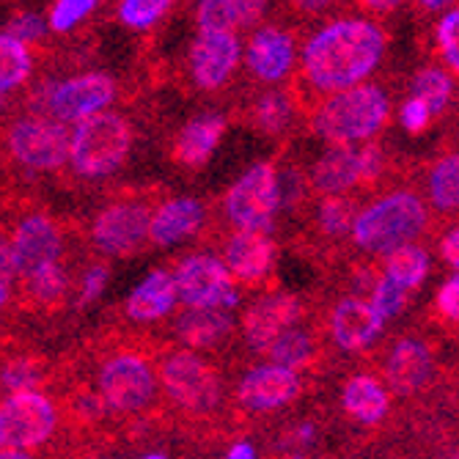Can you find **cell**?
<instances>
[{
    "label": "cell",
    "instance_id": "1",
    "mask_svg": "<svg viewBox=\"0 0 459 459\" xmlns=\"http://www.w3.org/2000/svg\"><path fill=\"white\" fill-rule=\"evenodd\" d=\"M388 50L383 25L371 17H336L316 28L300 48L303 80L319 94H336L371 80Z\"/></svg>",
    "mask_w": 459,
    "mask_h": 459
},
{
    "label": "cell",
    "instance_id": "2",
    "mask_svg": "<svg viewBox=\"0 0 459 459\" xmlns=\"http://www.w3.org/2000/svg\"><path fill=\"white\" fill-rule=\"evenodd\" d=\"M391 118V100L374 82L327 94L314 110L311 127L327 146H360L377 138Z\"/></svg>",
    "mask_w": 459,
    "mask_h": 459
},
{
    "label": "cell",
    "instance_id": "3",
    "mask_svg": "<svg viewBox=\"0 0 459 459\" xmlns=\"http://www.w3.org/2000/svg\"><path fill=\"white\" fill-rule=\"evenodd\" d=\"M427 226L429 201L412 190H391L358 210L350 237L363 254L388 256L407 242H419Z\"/></svg>",
    "mask_w": 459,
    "mask_h": 459
},
{
    "label": "cell",
    "instance_id": "4",
    "mask_svg": "<svg viewBox=\"0 0 459 459\" xmlns=\"http://www.w3.org/2000/svg\"><path fill=\"white\" fill-rule=\"evenodd\" d=\"M133 149V127L121 113L100 110L74 124L69 162L86 179H105L118 171Z\"/></svg>",
    "mask_w": 459,
    "mask_h": 459
},
{
    "label": "cell",
    "instance_id": "5",
    "mask_svg": "<svg viewBox=\"0 0 459 459\" xmlns=\"http://www.w3.org/2000/svg\"><path fill=\"white\" fill-rule=\"evenodd\" d=\"M160 388L174 404L187 412L206 415L223 404V380L212 363H206L198 350L169 352L160 363Z\"/></svg>",
    "mask_w": 459,
    "mask_h": 459
},
{
    "label": "cell",
    "instance_id": "6",
    "mask_svg": "<svg viewBox=\"0 0 459 459\" xmlns=\"http://www.w3.org/2000/svg\"><path fill=\"white\" fill-rule=\"evenodd\" d=\"M283 206L281 174L273 162H256L226 190L223 212L234 229L270 231Z\"/></svg>",
    "mask_w": 459,
    "mask_h": 459
},
{
    "label": "cell",
    "instance_id": "7",
    "mask_svg": "<svg viewBox=\"0 0 459 459\" xmlns=\"http://www.w3.org/2000/svg\"><path fill=\"white\" fill-rule=\"evenodd\" d=\"M385 171L380 146H327L311 165L308 182L319 195H350L355 187L374 185Z\"/></svg>",
    "mask_w": 459,
    "mask_h": 459
},
{
    "label": "cell",
    "instance_id": "8",
    "mask_svg": "<svg viewBox=\"0 0 459 459\" xmlns=\"http://www.w3.org/2000/svg\"><path fill=\"white\" fill-rule=\"evenodd\" d=\"M179 300L187 308H229L239 306V281L215 254H190L174 267Z\"/></svg>",
    "mask_w": 459,
    "mask_h": 459
},
{
    "label": "cell",
    "instance_id": "9",
    "mask_svg": "<svg viewBox=\"0 0 459 459\" xmlns=\"http://www.w3.org/2000/svg\"><path fill=\"white\" fill-rule=\"evenodd\" d=\"M100 394L116 412H141L157 399L160 374L138 352H118L108 358L97 377Z\"/></svg>",
    "mask_w": 459,
    "mask_h": 459
},
{
    "label": "cell",
    "instance_id": "10",
    "mask_svg": "<svg viewBox=\"0 0 459 459\" xmlns=\"http://www.w3.org/2000/svg\"><path fill=\"white\" fill-rule=\"evenodd\" d=\"M239 64H245V45L234 28H198L187 53V69L198 89H223Z\"/></svg>",
    "mask_w": 459,
    "mask_h": 459
},
{
    "label": "cell",
    "instance_id": "11",
    "mask_svg": "<svg viewBox=\"0 0 459 459\" xmlns=\"http://www.w3.org/2000/svg\"><path fill=\"white\" fill-rule=\"evenodd\" d=\"M0 424L14 456L33 451L48 443L56 432V407L39 391H12V396L0 407Z\"/></svg>",
    "mask_w": 459,
    "mask_h": 459
},
{
    "label": "cell",
    "instance_id": "12",
    "mask_svg": "<svg viewBox=\"0 0 459 459\" xmlns=\"http://www.w3.org/2000/svg\"><path fill=\"white\" fill-rule=\"evenodd\" d=\"M72 133L58 118H22L9 133V149L14 160L36 171H56L69 162Z\"/></svg>",
    "mask_w": 459,
    "mask_h": 459
},
{
    "label": "cell",
    "instance_id": "13",
    "mask_svg": "<svg viewBox=\"0 0 459 459\" xmlns=\"http://www.w3.org/2000/svg\"><path fill=\"white\" fill-rule=\"evenodd\" d=\"M91 239L108 256H133L152 239V210L138 201L110 204L94 218Z\"/></svg>",
    "mask_w": 459,
    "mask_h": 459
},
{
    "label": "cell",
    "instance_id": "14",
    "mask_svg": "<svg viewBox=\"0 0 459 459\" xmlns=\"http://www.w3.org/2000/svg\"><path fill=\"white\" fill-rule=\"evenodd\" d=\"M303 394V380L295 368L281 366L275 360L259 363L242 374L237 383V402L247 412H275L283 410Z\"/></svg>",
    "mask_w": 459,
    "mask_h": 459
},
{
    "label": "cell",
    "instance_id": "15",
    "mask_svg": "<svg viewBox=\"0 0 459 459\" xmlns=\"http://www.w3.org/2000/svg\"><path fill=\"white\" fill-rule=\"evenodd\" d=\"M300 64L295 36L278 25H262L245 41V66L264 86H278Z\"/></svg>",
    "mask_w": 459,
    "mask_h": 459
},
{
    "label": "cell",
    "instance_id": "16",
    "mask_svg": "<svg viewBox=\"0 0 459 459\" xmlns=\"http://www.w3.org/2000/svg\"><path fill=\"white\" fill-rule=\"evenodd\" d=\"M116 100V82L102 72L69 77L48 91V110L64 124H77L100 110H108Z\"/></svg>",
    "mask_w": 459,
    "mask_h": 459
},
{
    "label": "cell",
    "instance_id": "17",
    "mask_svg": "<svg viewBox=\"0 0 459 459\" xmlns=\"http://www.w3.org/2000/svg\"><path fill=\"white\" fill-rule=\"evenodd\" d=\"M303 316V306L289 291H270L250 303L242 311V339L250 350L267 352V347L291 325H298Z\"/></svg>",
    "mask_w": 459,
    "mask_h": 459
},
{
    "label": "cell",
    "instance_id": "18",
    "mask_svg": "<svg viewBox=\"0 0 459 459\" xmlns=\"http://www.w3.org/2000/svg\"><path fill=\"white\" fill-rule=\"evenodd\" d=\"M385 319L383 314L371 306L368 298H344L333 306L330 319H327V330L330 339L339 350L344 352H363L368 350L374 342L383 336L385 330Z\"/></svg>",
    "mask_w": 459,
    "mask_h": 459
},
{
    "label": "cell",
    "instance_id": "19",
    "mask_svg": "<svg viewBox=\"0 0 459 459\" xmlns=\"http://www.w3.org/2000/svg\"><path fill=\"white\" fill-rule=\"evenodd\" d=\"M223 262L239 283L259 286L275 264V245L270 239V231L234 229L223 247Z\"/></svg>",
    "mask_w": 459,
    "mask_h": 459
},
{
    "label": "cell",
    "instance_id": "20",
    "mask_svg": "<svg viewBox=\"0 0 459 459\" xmlns=\"http://www.w3.org/2000/svg\"><path fill=\"white\" fill-rule=\"evenodd\" d=\"M12 242H14L20 275H30L41 267L56 264L64 250L58 226L45 215H30V218L20 221Z\"/></svg>",
    "mask_w": 459,
    "mask_h": 459
},
{
    "label": "cell",
    "instance_id": "21",
    "mask_svg": "<svg viewBox=\"0 0 459 459\" xmlns=\"http://www.w3.org/2000/svg\"><path fill=\"white\" fill-rule=\"evenodd\" d=\"M435 371L432 350L419 339H402L385 358V383L394 394L410 396L421 391Z\"/></svg>",
    "mask_w": 459,
    "mask_h": 459
},
{
    "label": "cell",
    "instance_id": "22",
    "mask_svg": "<svg viewBox=\"0 0 459 459\" xmlns=\"http://www.w3.org/2000/svg\"><path fill=\"white\" fill-rule=\"evenodd\" d=\"M206 223L204 204L193 195H177L162 201L152 212V242L160 247H171L193 239Z\"/></svg>",
    "mask_w": 459,
    "mask_h": 459
},
{
    "label": "cell",
    "instance_id": "23",
    "mask_svg": "<svg viewBox=\"0 0 459 459\" xmlns=\"http://www.w3.org/2000/svg\"><path fill=\"white\" fill-rule=\"evenodd\" d=\"M179 303L182 300H179L174 273L154 270L130 291L127 303H124V314L133 322H157L169 316Z\"/></svg>",
    "mask_w": 459,
    "mask_h": 459
},
{
    "label": "cell",
    "instance_id": "24",
    "mask_svg": "<svg viewBox=\"0 0 459 459\" xmlns=\"http://www.w3.org/2000/svg\"><path fill=\"white\" fill-rule=\"evenodd\" d=\"M226 135V118L223 113H201L190 118L177 135L174 157L185 169H204L218 152Z\"/></svg>",
    "mask_w": 459,
    "mask_h": 459
},
{
    "label": "cell",
    "instance_id": "25",
    "mask_svg": "<svg viewBox=\"0 0 459 459\" xmlns=\"http://www.w3.org/2000/svg\"><path fill=\"white\" fill-rule=\"evenodd\" d=\"M234 330V316L229 308H187L177 316L174 333L190 350H215Z\"/></svg>",
    "mask_w": 459,
    "mask_h": 459
},
{
    "label": "cell",
    "instance_id": "26",
    "mask_svg": "<svg viewBox=\"0 0 459 459\" xmlns=\"http://www.w3.org/2000/svg\"><path fill=\"white\" fill-rule=\"evenodd\" d=\"M342 407L352 421L374 427L391 410V388L374 374H352L342 388Z\"/></svg>",
    "mask_w": 459,
    "mask_h": 459
},
{
    "label": "cell",
    "instance_id": "27",
    "mask_svg": "<svg viewBox=\"0 0 459 459\" xmlns=\"http://www.w3.org/2000/svg\"><path fill=\"white\" fill-rule=\"evenodd\" d=\"M429 270H432V256L419 242H407V245L391 250L388 256H383V275L407 291L419 289L429 278Z\"/></svg>",
    "mask_w": 459,
    "mask_h": 459
},
{
    "label": "cell",
    "instance_id": "28",
    "mask_svg": "<svg viewBox=\"0 0 459 459\" xmlns=\"http://www.w3.org/2000/svg\"><path fill=\"white\" fill-rule=\"evenodd\" d=\"M427 201L443 215L459 212V152H448L427 174Z\"/></svg>",
    "mask_w": 459,
    "mask_h": 459
},
{
    "label": "cell",
    "instance_id": "29",
    "mask_svg": "<svg viewBox=\"0 0 459 459\" xmlns=\"http://www.w3.org/2000/svg\"><path fill=\"white\" fill-rule=\"evenodd\" d=\"M316 355V342H314V333L306 330L300 322L286 327L281 336L267 347V358L281 363V366H289V368H306Z\"/></svg>",
    "mask_w": 459,
    "mask_h": 459
},
{
    "label": "cell",
    "instance_id": "30",
    "mask_svg": "<svg viewBox=\"0 0 459 459\" xmlns=\"http://www.w3.org/2000/svg\"><path fill=\"white\" fill-rule=\"evenodd\" d=\"M291 118H295V102L286 91H267L254 102V110H250V121L254 127L264 135H281L289 130Z\"/></svg>",
    "mask_w": 459,
    "mask_h": 459
},
{
    "label": "cell",
    "instance_id": "31",
    "mask_svg": "<svg viewBox=\"0 0 459 459\" xmlns=\"http://www.w3.org/2000/svg\"><path fill=\"white\" fill-rule=\"evenodd\" d=\"M410 94L421 97L435 110V116H440L454 100V74L446 66H424L415 72Z\"/></svg>",
    "mask_w": 459,
    "mask_h": 459
},
{
    "label": "cell",
    "instance_id": "32",
    "mask_svg": "<svg viewBox=\"0 0 459 459\" xmlns=\"http://www.w3.org/2000/svg\"><path fill=\"white\" fill-rule=\"evenodd\" d=\"M355 215H358V210H355L352 198H347V195H319V204L314 210L319 231L333 239L352 234Z\"/></svg>",
    "mask_w": 459,
    "mask_h": 459
},
{
    "label": "cell",
    "instance_id": "33",
    "mask_svg": "<svg viewBox=\"0 0 459 459\" xmlns=\"http://www.w3.org/2000/svg\"><path fill=\"white\" fill-rule=\"evenodd\" d=\"M30 74L28 45L12 33H0V94L17 89Z\"/></svg>",
    "mask_w": 459,
    "mask_h": 459
},
{
    "label": "cell",
    "instance_id": "34",
    "mask_svg": "<svg viewBox=\"0 0 459 459\" xmlns=\"http://www.w3.org/2000/svg\"><path fill=\"white\" fill-rule=\"evenodd\" d=\"M28 281V291H30V298L41 306H53L58 303L64 295H66V289H69V278L64 273V267L56 262V264H48V267H41L30 275H25Z\"/></svg>",
    "mask_w": 459,
    "mask_h": 459
},
{
    "label": "cell",
    "instance_id": "35",
    "mask_svg": "<svg viewBox=\"0 0 459 459\" xmlns=\"http://www.w3.org/2000/svg\"><path fill=\"white\" fill-rule=\"evenodd\" d=\"M435 48L443 66L459 77V6H451L440 14L435 25Z\"/></svg>",
    "mask_w": 459,
    "mask_h": 459
},
{
    "label": "cell",
    "instance_id": "36",
    "mask_svg": "<svg viewBox=\"0 0 459 459\" xmlns=\"http://www.w3.org/2000/svg\"><path fill=\"white\" fill-rule=\"evenodd\" d=\"M174 0H118V20L133 30L154 28L171 12Z\"/></svg>",
    "mask_w": 459,
    "mask_h": 459
},
{
    "label": "cell",
    "instance_id": "37",
    "mask_svg": "<svg viewBox=\"0 0 459 459\" xmlns=\"http://www.w3.org/2000/svg\"><path fill=\"white\" fill-rule=\"evenodd\" d=\"M368 300L371 306L377 308L383 314L385 322L396 319L404 306H407V289H402L399 283H394L391 278L380 275V278H374L371 286H368Z\"/></svg>",
    "mask_w": 459,
    "mask_h": 459
},
{
    "label": "cell",
    "instance_id": "38",
    "mask_svg": "<svg viewBox=\"0 0 459 459\" xmlns=\"http://www.w3.org/2000/svg\"><path fill=\"white\" fill-rule=\"evenodd\" d=\"M195 22L198 28H239V12L234 0H198Z\"/></svg>",
    "mask_w": 459,
    "mask_h": 459
},
{
    "label": "cell",
    "instance_id": "39",
    "mask_svg": "<svg viewBox=\"0 0 459 459\" xmlns=\"http://www.w3.org/2000/svg\"><path fill=\"white\" fill-rule=\"evenodd\" d=\"M97 4L100 0H56V6L50 12V28L58 33L72 30L77 22H82L97 9Z\"/></svg>",
    "mask_w": 459,
    "mask_h": 459
},
{
    "label": "cell",
    "instance_id": "40",
    "mask_svg": "<svg viewBox=\"0 0 459 459\" xmlns=\"http://www.w3.org/2000/svg\"><path fill=\"white\" fill-rule=\"evenodd\" d=\"M399 124H402V130L410 133V135H421L429 130V124L435 118V110L421 100V97H407L402 105H399Z\"/></svg>",
    "mask_w": 459,
    "mask_h": 459
},
{
    "label": "cell",
    "instance_id": "41",
    "mask_svg": "<svg viewBox=\"0 0 459 459\" xmlns=\"http://www.w3.org/2000/svg\"><path fill=\"white\" fill-rule=\"evenodd\" d=\"M0 383L9 391H30L41 383V371L30 360H12L0 371Z\"/></svg>",
    "mask_w": 459,
    "mask_h": 459
},
{
    "label": "cell",
    "instance_id": "42",
    "mask_svg": "<svg viewBox=\"0 0 459 459\" xmlns=\"http://www.w3.org/2000/svg\"><path fill=\"white\" fill-rule=\"evenodd\" d=\"M435 308L446 322L459 325V270H454V275L446 278L443 286L437 289Z\"/></svg>",
    "mask_w": 459,
    "mask_h": 459
},
{
    "label": "cell",
    "instance_id": "43",
    "mask_svg": "<svg viewBox=\"0 0 459 459\" xmlns=\"http://www.w3.org/2000/svg\"><path fill=\"white\" fill-rule=\"evenodd\" d=\"M45 30H48V22L41 20L39 14H33V12H20L6 25V33H12L14 39L25 41V45H30V41H39L41 36H45Z\"/></svg>",
    "mask_w": 459,
    "mask_h": 459
},
{
    "label": "cell",
    "instance_id": "44",
    "mask_svg": "<svg viewBox=\"0 0 459 459\" xmlns=\"http://www.w3.org/2000/svg\"><path fill=\"white\" fill-rule=\"evenodd\" d=\"M108 281H110V270L105 264H94L91 270H86V275H82V283H80L77 306H91L94 300H100L102 291L108 289Z\"/></svg>",
    "mask_w": 459,
    "mask_h": 459
},
{
    "label": "cell",
    "instance_id": "45",
    "mask_svg": "<svg viewBox=\"0 0 459 459\" xmlns=\"http://www.w3.org/2000/svg\"><path fill=\"white\" fill-rule=\"evenodd\" d=\"M17 275H20V267H17L14 242L0 234V283H12Z\"/></svg>",
    "mask_w": 459,
    "mask_h": 459
},
{
    "label": "cell",
    "instance_id": "46",
    "mask_svg": "<svg viewBox=\"0 0 459 459\" xmlns=\"http://www.w3.org/2000/svg\"><path fill=\"white\" fill-rule=\"evenodd\" d=\"M234 6L239 12V28H250L264 17L270 0H234Z\"/></svg>",
    "mask_w": 459,
    "mask_h": 459
},
{
    "label": "cell",
    "instance_id": "47",
    "mask_svg": "<svg viewBox=\"0 0 459 459\" xmlns=\"http://www.w3.org/2000/svg\"><path fill=\"white\" fill-rule=\"evenodd\" d=\"M440 259L451 267V270H459V223L451 226L443 239H440Z\"/></svg>",
    "mask_w": 459,
    "mask_h": 459
},
{
    "label": "cell",
    "instance_id": "48",
    "mask_svg": "<svg viewBox=\"0 0 459 459\" xmlns=\"http://www.w3.org/2000/svg\"><path fill=\"white\" fill-rule=\"evenodd\" d=\"M316 443V427L311 421L306 424H298L289 435V446H298V448H311Z\"/></svg>",
    "mask_w": 459,
    "mask_h": 459
},
{
    "label": "cell",
    "instance_id": "49",
    "mask_svg": "<svg viewBox=\"0 0 459 459\" xmlns=\"http://www.w3.org/2000/svg\"><path fill=\"white\" fill-rule=\"evenodd\" d=\"M281 190H283V204H295L303 195V182L298 174H283L281 177Z\"/></svg>",
    "mask_w": 459,
    "mask_h": 459
},
{
    "label": "cell",
    "instance_id": "50",
    "mask_svg": "<svg viewBox=\"0 0 459 459\" xmlns=\"http://www.w3.org/2000/svg\"><path fill=\"white\" fill-rule=\"evenodd\" d=\"M358 4L368 14H391V12H396L404 4V0H358Z\"/></svg>",
    "mask_w": 459,
    "mask_h": 459
},
{
    "label": "cell",
    "instance_id": "51",
    "mask_svg": "<svg viewBox=\"0 0 459 459\" xmlns=\"http://www.w3.org/2000/svg\"><path fill=\"white\" fill-rule=\"evenodd\" d=\"M333 4H336V0H291V6H295L300 14H322Z\"/></svg>",
    "mask_w": 459,
    "mask_h": 459
},
{
    "label": "cell",
    "instance_id": "52",
    "mask_svg": "<svg viewBox=\"0 0 459 459\" xmlns=\"http://www.w3.org/2000/svg\"><path fill=\"white\" fill-rule=\"evenodd\" d=\"M226 456L229 459H254L256 448H254V443H250V440H234L231 448L226 451Z\"/></svg>",
    "mask_w": 459,
    "mask_h": 459
},
{
    "label": "cell",
    "instance_id": "53",
    "mask_svg": "<svg viewBox=\"0 0 459 459\" xmlns=\"http://www.w3.org/2000/svg\"><path fill=\"white\" fill-rule=\"evenodd\" d=\"M415 4L427 12H446V9H451L454 0H415Z\"/></svg>",
    "mask_w": 459,
    "mask_h": 459
},
{
    "label": "cell",
    "instance_id": "54",
    "mask_svg": "<svg viewBox=\"0 0 459 459\" xmlns=\"http://www.w3.org/2000/svg\"><path fill=\"white\" fill-rule=\"evenodd\" d=\"M0 456H14L9 440H6V432H4V424H0Z\"/></svg>",
    "mask_w": 459,
    "mask_h": 459
},
{
    "label": "cell",
    "instance_id": "55",
    "mask_svg": "<svg viewBox=\"0 0 459 459\" xmlns=\"http://www.w3.org/2000/svg\"><path fill=\"white\" fill-rule=\"evenodd\" d=\"M9 300V283H0V306H6Z\"/></svg>",
    "mask_w": 459,
    "mask_h": 459
}]
</instances>
